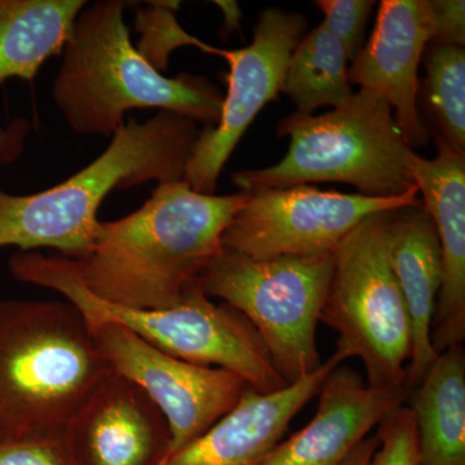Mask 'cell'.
<instances>
[{
    "mask_svg": "<svg viewBox=\"0 0 465 465\" xmlns=\"http://www.w3.org/2000/svg\"><path fill=\"white\" fill-rule=\"evenodd\" d=\"M198 134L194 121L173 113L158 112L143 124L131 118L99 157L65 182L30 195L0 189V249H51L64 258H87L109 193L182 180Z\"/></svg>",
    "mask_w": 465,
    "mask_h": 465,
    "instance_id": "3",
    "label": "cell"
},
{
    "mask_svg": "<svg viewBox=\"0 0 465 465\" xmlns=\"http://www.w3.org/2000/svg\"><path fill=\"white\" fill-rule=\"evenodd\" d=\"M409 397L420 465H465L463 345L440 353Z\"/></svg>",
    "mask_w": 465,
    "mask_h": 465,
    "instance_id": "18",
    "label": "cell"
},
{
    "mask_svg": "<svg viewBox=\"0 0 465 465\" xmlns=\"http://www.w3.org/2000/svg\"><path fill=\"white\" fill-rule=\"evenodd\" d=\"M436 143V158L425 159L414 150L407 164L440 240L442 283L430 329L440 354L465 339V154Z\"/></svg>",
    "mask_w": 465,
    "mask_h": 465,
    "instance_id": "14",
    "label": "cell"
},
{
    "mask_svg": "<svg viewBox=\"0 0 465 465\" xmlns=\"http://www.w3.org/2000/svg\"><path fill=\"white\" fill-rule=\"evenodd\" d=\"M379 446L369 465H420L419 436L414 414L401 405L378 427Z\"/></svg>",
    "mask_w": 465,
    "mask_h": 465,
    "instance_id": "23",
    "label": "cell"
},
{
    "mask_svg": "<svg viewBox=\"0 0 465 465\" xmlns=\"http://www.w3.org/2000/svg\"><path fill=\"white\" fill-rule=\"evenodd\" d=\"M8 268L20 282L64 296L78 309L92 333L104 324H119L171 356L231 371L258 393H274L290 385L275 369L252 324L231 305L215 304L198 284L173 307L136 309L97 298L82 281L74 260L57 253L17 252Z\"/></svg>",
    "mask_w": 465,
    "mask_h": 465,
    "instance_id": "5",
    "label": "cell"
},
{
    "mask_svg": "<svg viewBox=\"0 0 465 465\" xmlns=\"http://www.w3.org/2000/svg\"><path fill=\"white\" fill-rule=\"evenodd\" d=\"M348 67L341 41L321 24L302 36L291 54L281 92L299 114L314 115L323 106L341 108L354 94Z\"/></svg>",
    "mask_w": 465,
    "mask_h": 465,
    "instance_id": "20",
    "label": "cell"
},
{
    "mask_svg": "<svg viewBox=\"0 0 465 465\" xmlns=\"http://www.w3.org/2000/svg\"><path fill=\"white\" fill-rule=\"evenodd\" d=\"M75 465H163L171 433L142 388L110 371L63 433Z\"/></svg>",
    "mask_w": 465,
    "mask_h": 465,
    "instance_id": "13",
    "label": "cell"
},
{
    "mask_svg": "<svg viewBox=\"0 0 465 465\" xmlns=\"http://www.w3.org/2000/svg\"><path fill=\"white\" fill-rule=\"evenodd\" d=\"M323 25L341 41L348 61L358 56L365 43L367 23L376 3L372 0H317Z\"/></svg>",
    "mask_w": 465,
    "mask_h": 465,
    "instance_id": "24",
    "label": "cell"
},
{
    "mask_svg": "<svg viewBox=\"0 0 465 465\" xmlns=\"http://www.w3.org/2000/svg\"><path fill=\"white\" fill-rule=\"evenodd\" d=\"M29 134V121L24 118L0 127V163H14L21 157Z\"/></svg>",
    "mask_w": 465,
    "mask_h": 465,
    "instance_id": "27",
    "label": "cell"
},
{
    "mask_svg": "<svg viewBox=\"0 0 465 465\" xmlns=\"http://www.w3.org/2000/svg\"><path fill=\"white\" fill-rule=\"evenodd\" d=\"M94 336L109 369L142 388L166 419L170 455L229 414L250 388L231 371L171 356L119 324H104Z\"/></svg>",
    "mask_w": 465,
    "mask_h": 465,
    "instance_id": "11",
    "label": "cell"
},
{
    "mask_svg": "<svg viewBox=\"0 0 465 465\" xmlns=\"http://www.w3.org/2000/svg\"><path fill=\"white\" fill-rule=\"evenodd\" d=\"M84 0H0V84L33 81L61 54Z\"/></svg>",
    "mask_w": 465,
    "mask_h": 465,
    "instance_id": "19",
    "label": "cell"
},
{
    "mask_svg": "<svg viewBox=\"0 0 465 465\" xmlns=\"http://www.w3.org/2000/svg\"><path fill=\"white\" fill-rule=\"evenodd\" d=\"M423 94L430 133L454 152L465 154V48L428 45L423 58Z\"/></svg>",
    "mask_w": 465,
    "mask_h": 465,
    "instance_id": "21",
    "label": "cell"
},
{
    "mask_svg": "<svg viewBox=\"0 0 465 465\" xmlns=\"http://www.w3.org/2000/svg\"><path fill=\"white\" fill-rule=\"evenodd\" d=\"M110 371L69 302H0V445L63 436Z\"/></svg>",
    "mask_w": 465,
    "mask_h": 465,
    "instance_id": "4",
    "label": "cell"
},
{
    "mask_svg": "<svg viewBox=\"0 0 465 465\" xmlns=\"http://www.w3.org/2000/svg\"><path fill=\"white\" fill-rule=\"evenodd\" d=\"M219 7L224 11L225 14V24L224 29L229 32H234V30H240L241 25V9L238 7L235 2H216Z\"/></svg>",
    "mask_w": 465,
    "mask_h": 465,
    "instance_id": "29",
    "label": "cell"
},
{
    "mask_svg": "<svg viewBox=\"0 0 465 465\" xmlns=\"http://www.w3.org/2000/svg\"><path fill=\"white\" fill-rule=\"evenodd\" d=\"M420 203L419 192L391 200L309 185L251 193L223 234V247L256 260L335 252L367 217Z\"/></svg>",
    "mask_w": 465,
    "mask_h": 465,
    "instance_id": "9",
    "label": "cell"
},
{
    "mask_svg": "<svg viewBox=\"0 0 465 465\" xmlns=\"http://www.w3.org/2000/svg\"><path fill=\"white\" fill-rule=\"evenodd\" d=\"M390 256L411 322V357L406 369L409 396L439 356L430 341V329L442 283V258L436 226L423 204L394 211Z\"/></svg>",
    "mask_w": 465,
    "mask_h": 465,
    "instance_id": "17",
    "label": "cell"
},
{
    "mask_svg": "<svg viewBox=\"0 0 465 465\" xmlns=\"http://www.w3.org/2000/svg\"><path fill=\"white\" fill-rule=\"evenodd\" d=\"M432 36L430 45L464 47V0H430Z\"/></svg>",
    "mask_w": 465,
    "mask_h": 465,
    "instance_id": "26",
    "label": "cell"
},
{
    "mask_svg": "<svg viewBox=\"0 0 465 465\" xmlns=\"http://www.w3.org/2000/svg\"><path fill=\"white\" fill-rule=\"evenodd\" d=\"M379 446L378 434L366 437L362 442L358 443L357 448L348 455L342 465H369Z\"/></svg>",
    "mask_w": 465,
    "mask_h": 465,
    "instance_id": "28",
    "label": "cell"
},
{
    "mask_svg": "<svg viewBox=\"0 0 465 465\" xmlns=\"http://www.w3.org/2000/svg\"><path fill=\"white\" fill-rule=\"evenodd\" d=\"M317 394L313 419L281 440L262 465H342L358 443L407 400L406 391L370 387L345 366L335 367Z\"/></svg>",
    "mask_w": 465,
    "mask_h": 465,
    "instance_id": "16",
    "label": "cell"
},
{
    "mask_svg": "<svg viewBox=\"0 0 465 465\" xmlns=\"http://www.w3.org/2000/svg\"><path fill=\"white\" fill-rule=\"evenodd\" d=\"M250 194H201L183 180L158 183L139 210L101 222L94 249L74 260L97 298L136 309L173 307L224 250L223 234Z\"/></svg>",
    "mask_w": 465,
    "mask_h": 465,
    "instance_id": "1",
    "label": "cell"
},
{
    "mask_svg": "<svg viewBox=\"0 0 465 465\" xmlns=\"http://www.w3.org/2000/svg\"><path fill=\"white\" fill-rule=\"evenodd\" d=\"M430 36V0H382L374 32L348 67L351 85L374 92L390 104L412 150L423 148L430 137L419 110V65Z\"/></svg>",
    "mask_w": 465,
    "mask_h": 465,
    "instance_id": "12",
    "label": "cell"
},
{
    "mask_svg": "<svg viewBox=\"0 0 465 465\" xmlns=\"http://www.w3.org/2000/svg\"><path fill=\"white\" fill-rule=\"evenodd\" d=\"M290 136L282 161L262 170L238 171L232 183L242 193L284 189L309 183H342L366 197L401 198L418 192L409 170L410 148L390 104L360 90L341 108L321 115L292 113L278 124Z\"/></svg>",
    "mask_w": 465,
    "mask_h": 465,
    "instance_id": "6",
    "label": "cell"
},
{
    "mask_svg": "<svg viewBox=\"0 0 465 465\" xmlns=\"http://www.w3.org/2000/svg\"><path fill=\"white\" fill-rule=\"evenodd\" d=\"M124 9L122 0L85 5L61 52L52 99L73 133L112 137L136 109L215 127L224 101L220 88L204 76L162 74L131 41Z\"/></svg>",
    "mask_w": 465,
    "mask_h": 465,
    "instance_id": "2",
    "label": "cell"
},
{
    "mask_svg": "<svg viewBox=\"0 0 465 465\" xmlns=\"http://www.w3.org/2000/svg\"><path fill=\"white\" fill-rule=\"evenodd\" d=\"M0 465H75L63 436L0 445Z\"/></svg>",
    "mask_w": 465,
    "mask_h": 465,
    "instance_id": "25",
    "label": "cell"
},
{
    "mask_svg": "<svg viewBox=\"0 0 465 465\" xmlns=\"http://www.w3.org/2000/svg\"><path fill=\"white\" fill-rule=\"evenodd\" d=\"M307 18L296 12L266 8L253 30V41L241 50L216 48L228 61V91L215 127L200 131L183 180L201 194H215L217 180L247 128L266 104L282 90L291 54L305 35Z\"/></svg>",
    "mask_w": 465,
    "mask_h": 465,
    "instance_id": "10",
    "label": "cell"
},
{
    "mask_svg": "<svg viewBox=\"0 0 465 465\" xmlns=\"http://www.w3.org/2000/svg\"><path fill=\"white\" fill-rule=\"evenodd\" d=\"M332 271L333 252L256 260L224 249L198 287L252 324L277 371L293 384L322 365L317 326Z\"/></svg>",
    "mask_w": 465,
    "mask_h": 465,
    "instance_id": "8",
    "label": "cell"
},
{
    "mask_svg": "<svg viewBox=\"0 0 465 465\" xmlns=\"http://www.w3.org/2000/svg\"><path fill=\"white\" fill-rule=\"evenodd\" d=\"M342 361L335 351L316 371L274 393L249 388L229 414L171 454L163 465H262L283 440L292 419Z\"/></svg>",
    "mask_w": 465,
    "mask_h": 465,
    "instance_id": "15",
    "label": "cell"
},
{
    "mask_svg": "<svg viewBox=\"0 0 465 465\" xmlns=\"http://www.w3.org/2000/svg\"><path fill=\"white\" fill-rule=\"evenodd\" d=\"M152 9H146L136 18V29L139 26L145 34L142 45L137 48L140 54L155 69H166L170 54L183 45L200 48L206 54H213L215 47L208 45L195 36L189 35L177 23L173 11L179 8V3H154Z\"/></svg>",
    "mask_w": 465,
    "mask_h": 465,
    "instance_id": "22",
    "label": "cell"
},
{
    "mask_svg": "<svg viewBox=\"0 0 465 465\" xmlns=\"http://www.w3.org/2000/svg\"><path fill=\"white\" fill-rule=\"evenodd\" d=\"M394 211L367 217L333 252L321 322L338 332L335 351L342 360H361L367 385L406 391L412 333L391 264Z\"/></svg>",
    "mask_w": 465,
    "mask_h": 465,
    "instance_id": "7",
    "label": "cell"
}]
</instances>
